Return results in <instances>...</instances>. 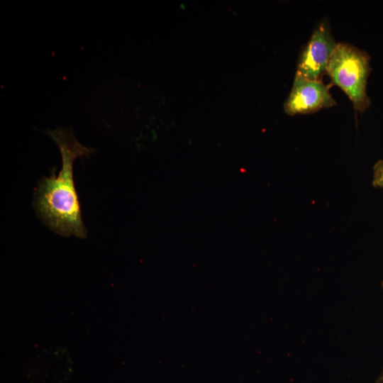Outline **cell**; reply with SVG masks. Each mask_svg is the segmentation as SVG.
<instances>
[{
  "label": "cell",
  "mask_w": 383,
  "mask_h": 383,
  "mask_svg": "<svg viewBox=\"0 0 383 383\" xmlns=\"http://www.w3.org/2000/svg\"><path fill=\"white\" fill-rule=\"evenodd\" d=\"M370 60L365 50L348 43H338L328 64L326 74L348 96L356 112L365 111L371 104L367 94Z\"/></svg>",
  "instance_id": "7a4b0ae2"
},
{
  "label": "cell",
  "mask_w": 383,
  "mask_h": 383,
  "mask_svg": "<svg viewBox=\"0 0 383 383\" xmlns=\"http://www.w3.org/2000/svg\"><path fill=\"white\" fill-rule=\"evenodd\" d=\"M372 185L374 187L383 188V160H378L373 167Z\"/></svg>",
  "instance_id": "5b68a950"
},
{
  "label": "cell",
  "mask_w": 383,
  "mask_h": 383,
  "mask_svg": "<svg viewBox=\"0 0 383 383\" xmlns=\"http://www.w3.org/2000/svg\"><path fill=\"white\" fill-rule=\"evenodd\" d=\"M327 20H321L299 53L296 74L312 80H322L337 45Z\"/></svg>",
  "instance_id": "3957f363"
},
{
  "label": "cell",
  "mask_w": 383,
  "mask_h": 383,
  "mask_svg": "<svg viewBox=\"0 0 383 383\" xmlns=\"http://www.w3.org/2000/svg\"><path fill=\"white\" fill-rule=\"evenodd\" d=\"M382 286H383V282H382Z\"/></svg>",
  "instance_id": "52a82bcc"
},
{
  "label": "cell",
  "mask_w": 383,
  "mask_h": 383,
  "mask_svg": "<svg viewBox=\"0 0 383 383\" xmlns=\"http://www.w3.org/2000/svg\"><path fill=\"white\" fill-rule=\"evenodd\" d=\"M47 133L60 148L62 168L57 176L54 169L50 177L38 182L34 194L36 213L47 226L62 236L85 238L87 231L81 216L72 166L76 158L87 157L94 150L80 144L70 128L48 130Z\"/></svg>",
  "instance_id": "6da1fadb"
},
{
  "label": "cell",
  "mask_w": 383,
  "mask_h": 383,
  "mask_svg": "<svg viewBox=\"0 0 383 383\" xmlns=\"http://www.w3.org/2000/svg\"><path fill=\"white\" fill-rule=\"evenodd\" d=\"M330 87L322 80H312L295 74L292 89L284 104L289 116L308 114L335 106Z\"/></svg>",
  "instance_id": "277c9868"
},
{
  "label": "cell",
  "mask_w": 383,
  "mask_h": 383,
  "mask_svg": "<svg viewBox=\"0 0 383 383\" xmlns=\"http://www.w3.org/2000/svg\"><path fill=\"white\" fill-rule=\"evenodd\" d=\"M377 383H383V371L381 372L379 377L377 379Z\"/></svg>",
  "instance_id": "8992f818"
}]
</instances>
